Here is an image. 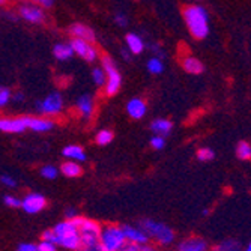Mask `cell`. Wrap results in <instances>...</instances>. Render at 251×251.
Masks as SVG:
<instances>
[{"label":"cell","instance_id":"cell-39","mask_svg":"<svg viewBox=\"0 0 251 251\" xmlns=\"http://www.w3.org/2000/svg\"><path fill=\"white\" fill-rule=\"evenodd\" d=\"M63 217H65L66 220H74L75 217H78V212H77L74 208H66V209H65Z\"/></svg>","mask_w":251,"mask_h":251},{"label":"cell","instance_id":"cell-14","mask_svg":"<svg viewBox=\"0 0 251 251\" xmlns=\"http://www.w3.org/2000/svg\"><path fill=\"white\" fill-rule=\"evenodd\" d=\"M146 102L142 98H132L126 104V111L132 119H142L146 115Z\"/></svg>","mask_w":251,"mask_h":251},{"label":"cell","instance_id":"cell-23","mask_svg":"<svg viewBox=\"0 0 251 251\" xmlns=\"http://www.w3.org/2000/svg\"><path fill=\"white\" fill-rule=\"evenodd\" d=\"M126 47L131 50L132 54H140L145 50V42L137 33L126 35Z\"/></svg>","mask_w":251,"mask_h":251},{"label":"cell","instance_id":"cell-8","mask_svg":"<svg viewBox=\"0 0 251 251\" xmlns=\"http://www.w3.org/2000/svg\"><path fill=\"white\" fill-rule=\"evenodd\" d=\"M47 206V199H45L41 193H29L23 199V206L21 209L29 215H36Z\"/></svg>","mask_w":251,"mask_h":251},{"label":"cell","instance_id":"cell-27","mask_svg":"<svg viewBox=\"0 0 251 251\" xmlns=\"http://www.w3.org/2000/svg\"><path fill=\"white\" fill-rule=\"evenodd\" d=\"M3 204L11 209H20L23 206V199H20L14 194H5L3 196Z\"/></svg>","mask_w":251,"mask_h":251},{"label":"cell","instance_id":"cell-44","mask_svg":"<svg viewBox=\"0 0 251 251\" xmlns=\"http://www.w3.org/2000/svg\"><path fill=\"white\" fill-rule=\"evenodd\" d=\"M25 100V95L23 94H20V92H17L15 95H14V101H17V102H20V101H23Z\"/></svg>","mask_w":251,"mask_h":251},{"label":"cell","instance_id":"cell-6","mask_svg":"<svg viewBox=\"0 0 251 251\" xmlns=\"http://www.w3.org/2000/svg\"><path fill=\"white\" fill-rule=\"evenodd\" d=\"M102 68L107 73V84H105V95L113 97L119 92L122 84V75L118 70V66L113 62L110 56H102Z\"/></svg>","mask_w":251,"mask_h":251},{"label":"cell","instance_id":"cell-32","mask_svg":"<svg viewBox=\"0 0 251 251\" xmlns=\"http://www.w3.org/2000/svg\"><path fill=\"white\" fill-rule=\"evenodd\" d=\"M60 247L56 244V242H51V241H45V239H41L38 242V251H57Z\"/></svg>","mask_w":251,"mask_h":251},{"label":"cell","instance_id":"cell-30","mask_svg":"<svg viewBox=\"0 0 251 251\" xmlns=\"http://www.w3.org/2000/svg\"><path fill=\"white\" fill-rule=\"evenodd\" d=\"M59 173H60V169H57V167H54V166H51V164L44 166V167L41 169V176H42L44 179H49V180L56 179Z\"/></svg>","mask_w":251,"mask_h":251},{"label":"cell","instance_id":"cell-33","mask_svg":"<svg viewBox=\"0 0 251 251\" xmlns=\"http://www.w3.org/2000/svg\"><path fill=\"white\" fill-rule=\"evenodd\" d=\"M151 146L155 149V151H161L164 146H166V139L164 135H153L151 139Z\"/></svg>","mask_w":251,"mask_h":251},{"label":"cell","instance_id":"cell-35","mask_svg":"<svg viewBox=\"0 0 251 251\" xmlns=\"http://www.w3.org/2000/svg\"><path fill=\"white\" fill-rule=\"evenodd\" d=\"M0 182H2V185L6 187V188H15L17 187L15 177H12L9 175H2V176H0Z\"/></svg>","mask_w":251,"mask_h":251},{"label":"cell","instance_id":"cell-41","mask_svg":"<svg viewBox=\"0 0 251 251\" xmlns=\"http://www.w3.org/2000/svg\"><path fill=\"white\" fill-rule=\"evenodd\" d=\"M80 251H104V250L100 244H95V245H89V247H81Z\"/></svg>","mask_w":251,"mask_h":251},{"label":"cell","instance_id":"cell-45","mask_svg":"<svg viewBox=\"0 0 251 251\" xmlns=\"http://www.w3.org/2000/svg\"><path fill=\"white\" fill-rule=\"evenodd\" d=\"M242 251H251V242H248L245 247H244V250Z\"/></svg>","mask_w":251,"mask_h":251},{"label":"cell","instance_id":"cell-18","mask_svg":"<svg viewBox=\"0 0 251 251\" xmlns=\"http://www.w3.org/2000/svg\"><path fill=\"white\" fill-rule=\"evenodd\" d=\"M63 156L68 158V159H74V161H78V163H83L87 159L86 156V152L81 146L78 145H70V146H65L63 151H62Z\"/></svg>","mask_w":251,"mask_h":251},{"label":"cell","instance_id":"cell-5","mask_svg":"<svg viewBox=\"0 0 251 251\" xmlns=\"http://www.w3.org/2000/svg\"><path fill=\"white\" fill-rule=\"evenodd\" d=\"M74 221L80 227V235H81L83 247L100 244V236H101V229H102V226L100 223L90 220V218L80 217V215L75 217Z\"/></svg>","mask_w":251,"mask_h":251},{"label":"cell","instance_id":"cell-1","mask_svg":"<svg viewBox=\"0 0 251 251\" xmlns=\"http://www.w3.org/2000/svg\"><path fill=\"white\" fill-rule=\"evenodd\" d=\"M54 235H56V244L66 250V251H80L81 244V235H80V227L75 224L74 220H63L59 221L54 227Z\"/></svg>","mask_w":251,"mask_h":251},{"label":"cell","instance_id":"cell-24","mask_svg":"<svg viewBox=\"0 0 251 251\" xmlns=\"http://www.w3.org/2000/svg\"><path fill=\"white\" fill-rule=\"evenodd\" d=\"M151 129L158 135H169L173 129V124L169 119H155L151 125Z\"/></svg>","mask_w":251,"mask_h":251},{"label":"cell","instance_id":"cell-4","mask_svg":"<svg viewBox=\"0 0 251 251\" xmlns=\"http://www.w3.org/2000/svg\"><path fill=\"white\" fill-rule=\"evenodd\" d=\"M126 244H128V239L125 236L122 226L113 224V223L102 226L100 245L102 247L104 251H122Z\"/></svg>","mask_w":251,"mask_h":251},{"label":"cell","instance_id":"cell-29","mask_svg":"<svg viewBox=\"0 0 251 251\" xmlns=\"http://www.w3.org/2000/svg\"><path fill=\"white\" fill-rule=\"evenodd\" d=\"M92 80L97 86H104L107 84V73L104 68H94L92 71Z\"/></svg>","mask_w":251,"mask_h":251},{"label":"cell","instance_id":"cell-40","mask_svg":"<svg viewBox=\"0 0 251 251\" xmlns=\"http://www.w3.org/2000/svg\"><path fill=\"white\" fill-rule=\"evenodd\" d=\"M32 2L42 8H51L54 5V0H32Z\"/></svg>","mask_w":251,"mask_h":251},{"label":"cell","instance_id":"cell-46","mask_svg":"<svg viewBox=\"0 0 251 251\" xmlns=\"http://www.w3.org/2000/svg\"><path fill=\"white\" fill-rule=\"evenodd\" d=\"M0 3H2V5H5V3H6V0H0Z\"/></svg>","mask_w":251,"mask_h":251},{"label":"cell","instance_id":"cell-38","mask_svg":"<svg viewBox=\"0 0 251 251\" xmlns=\"http://www.w3.org/2000/svg\"><path fill=\"white\" fill-rule=\"evenodd\" d=\"M41 239H45V241H51V242H56V235H54V230L50 229V230H45L41 236Z\"/></svg>","mask_w":251,"mask_h":251},{"label":"cell","instance_id":"cell-31","mask_svg":"<svg viewBox=\"0 0 251 251\" xmlns=\"http://www.w3.org/2000/svg\"><path fill=\"white\" fill-rule=\"evenodd\" d=\"M215 156V152L211 148H200L197 151V159L200 161H212Z\"/></svg>","mask_w":251,"mask_h":251},{"label":"cell","instance_id":"cell-15","mask_svg":"<svg viewBox=\"0 0 251 251\" xmlns=\"http://www.w3.org/2000/svg\"><path fill=\"white\" fill-rule=\"evenodd\" d=\"M27 125H29V129L36 131V132H47L54 128L53 121L45 119V118H33V116H27Z\"/></svg>","mask_w":251,"mask_h":251},{"label":"cell","instance_id":"cell-10","mask_svg":"<svg viewBox=\"0 0 251 251\" xmlns=\"http://www.w3.org/2000/svg\"><path fill=\"white\" fill-rule=\"evenodd\" d=\"M175 250L176 251H211L212 248L209 242L201 236H188L180 239L176 244Z\"/></svg>","mask_w":251,"mask_h":251},{"label":"cell","instance_id":"cell-22","mask_svg":"<svg viewBox=\"0 0 251 251\" xmlns=\"http://www.w3.org/2000/svg\"><path fill=\"white\" fill-rule=\"evenodd\" d=\"M242 250L244 248L238 239L227 238V239H223L221 242L215 244L211 251H242Z\"/></svg>","mask_w":251,"mask_h":251},{"label":"cell","instance_id":"cell-43","mask_svg":"<svg viewBox=\"0 0 251 251\" xmlns=\"http://www.w3.org/2000/svg\"><path fill=\"white\" fill-rule=\"evenodd\" d=\"M121 53H122V57H124L125 60H131V56H132V53H131V50H129L128 47H126V49H124Z\"/></svg>","mask_w":251,"mask_h":251},{"label":"cell","instance_id":"cell-36","mask_svg":"<svg viewBox=\"0 0 251 251\" xmlns=\"http://www.w3.org/2000/svg\"><path fill=\"white\" fill-rule=\"evenodd\" d=\"M15 251H38V244H32V242H21L18 244Z\"/></svg>","mask_w":251,"mask_h":251},{"label":"cell","instance_id":"cell-28","mask_svg":"<svg viewBox=\"0 0 251 251\" xmlns=\"http://www.w3.org/2000/svg\"><path fill=\"white\" fill-rule=\"evenodd\" d=\"M95 142L100 145V146H107L113 142V132L108 131V129H101L97 137H95Z\"/></svg>","mask_w":251,"mask_h":251},{"label":"cell","instance_id":"cell-37","mask_svg":"<svg viewBox=\"0 0 251 251\" xmlns=\"http://www.w3.org/2000/svg\"><path fill=\"white\" fill-rule=\"evenodd\" d=\"M115 23H116V25H118L119 27H125V26L128 25V18H126L125 14L118 12V14H115Z\"/></svg>","mask_w":251,"mask_h":251},{"label":"cell","instance_id":"cell-11","mask_svg":"<svg viewBox=\"0 0 251 251\" xmlns=\"http://www.w3.org/2000/svg\"><path fill=\"white\" fill-rule=\"evenodd\" d=\"M18 15L26 20L27 23H32V25H41L45 20V14L42 11V6L36 5V3H26L21 5L18 8Z\"/></svg>","mask_w":251,"mask_h":251},{"label":"cell","instance_id":"cell-12","mask_svg":"<svg viewBox=\"0 0 251 251\" xmlns=\"http://www.w3.org/2000/svg\"><path fill=\"white\" fill-rule=\"evenodd\" d=\"M124 232L129 244H149L151 238L140 224H124Z\"/></svg>","mask_w":251,"mask_h":251},{"label":"cell","instance_id":"cell-26","mask_svg":"<svg viewBox=\"0 0 251 251\" xmlns=\"http://www.w3.org/2000/svg\"><path fill=\"white\" fill-rule=\"evenodd\" d=\"M236 155L242 161H247V159H251V145L248 142H239L236 146Z\"/></svg>","mask_w":251,"mask_h":251},{"label":"cell","instance_id":"cell-17","mask_svg":"<svg viewBox=\"0 0 251 251\" xmlns=\"http://www.w3.org/2000/svg\"><path fill=\"white\" fill-rule=\"evenodd\" d=\"M77 110L80 111V115L84 119H89L90 116L94 115V100L90 95H81L77 100Z\"/></svg>","mask_w":251,"mask_h":251},{"label":"cell","instance_id":"cell-25","mask_svg":"<svg viewBox=\"0 0 251 251\" xmlns=\"http://www.w3.org/2000/svg\"><path fill=\"white\" fill-rule=\"evenodd\" d=\"M148 71L151 74H161L164 71V63L161 60V57H152L148 60Z\"/></svg>","mask_w":251,"mask_h":251},{"label":"cell","instance_id":"cell-16","mask_svg":"<svg viewBox=\"0 0 251 251\" xmlns=\"http://www.w3.org/2000/svg\"><path fill=\"white\" fill-rule=\"evenodd\" d=\"M70 33H71L74 38L86 39V41H90V42H94V41H95V32H94L92 29H90L89 26L81 25V23H74V25L70 27Z\"/></svg>","mask_w":251,"mask_h":251},{"label":"cell","instance_id":"cell-19","mask_svg":"<svg viewBox=\"0 0 251 251\" xmlns=\"http://www.w3.org/2000/svg\"><path fill=\"white\" fill-rule=\"evenodd\" d=\"M73 54H75L74 49H73V45L71 42L70 44H66V42H59L56 44L54 47H53V56L57 59V60H68Z\"/></svg>","mask_w":251,"mask_h":251},{"label":"cell","instance_id":"cell-3","mask_svg":"<svg viewBox=\"0 0 251 251\" xmlns=\"http://www.w3.org/2000/svg\"><path fill=\"white\" fill-rule=\"evenodd\" d=\"M143 229L146 230V233L151 238V242H153L156 247H172L176 241V233L172 229L170 226H167L166 223L161 221H155L151 218H145L139 223Z\"/></svg>","mask_w":251,"mask_h":251},{"label":"cell","instance_id":"cell-13","mask_svg":"<svg viewBox=\"0 0 251 251\" xmlns=\"http://www.w3.org/2000/svg\"><path fill=\"white\" fill-rule=\"evenodd\" d=\"M0 129L3 132H12V134H21L26 129H29L27 125V116L20 118H3L0 121Z\"/></svg>","mask_w":251,"mask_h":251},{"label":"cell","instance_id":"cell-20","mask_svg":"<svg viewBox=\"0 0 251 251\" xmlns=\"http://www.w3.org/2000/svg\"><path fill=\"white\" fill-rule=\"evenodd\" d=\"M60 173L66 177H78L83 173L81 166L78 164V161H74V159H68L60 166Z\"/></svg>","mask_w":251,"mask_h":251},{"label":"cell","instance_id":"cell-34","mask_svg":"<svg viewBox=\"0 0 251 251\" xmlns=\"http://www.w3.org/2000/svg\"><path fill=\"white\" fill-rule=\"evenodd\" d=\"M12 98V94H11V90L8 87H2L0 89V105L5 107Z\"/></svg>","mask_w":251,"mask_h":251},{"label":"cell","instance_id":"cell-42","mask_svg":"<svg viewBox=\"0 0 251 251\" xmlns=\"http://www.w3.org/2000/svg\"><path fill=\"white\" fill-rule=\"evenodd\" d=\"M149 47L152 49V51H155V53L158 54V57H164V56H166V54L161 51V47H159V45H156V44H151Z\"/></svg>","mask_w":251,"mask_h":251},{"label":"cell","instance_id":"cell-7","mask_svg":"<svg viewBox=\"0 0 251 251\" xmlns=\"http://www.w3.org/2000/svg\"><path fill=\"white\" fill-rule=\"evenodd\" d=\"M35 107H36V110L39 113H42V115L53 116V115H57V113L62 111V108H63V100H62L60 94L53 92L49 97H45L42 101H36L35 102Z\"/></svg>","mask_w":251,"mask_h":251},{"label":"cell","instance_id":"cell-21","mask_svg":"<svg viewBox=\"0 0 251 251\" xmlns=\"http://www.w3.org/2000/svg\"><path fill=\"white\" fill-rule=\"evenodd\" d=\"M182 66H184V70L188 74H194V75H199L204 71V65L193 56H188L182 60Z\"/></svg>","mask_w":251,"mask_h":251},{"label":"cell","instance_id":"cell-2","mask_svg":"<svg viewBox=\"0 0 251 251\" xmlns=\"http://www.w3.org/2000/svg\"><path fill=\"white\" fill-rule=\"evenodd\" d=\"M184 20L190 33L196 39H204L209 35V15L200 5H187L184 8Z\"/></svg>","mask_w":251,"mask_h":251},{"label":"cell","instance_id":"cell-9","mask_svg":"<svg viewBox=\"0 0 251 251\" xmlns=\"http://www.w3.org/2000/svg\"><path fill=\"white\" fill-rule=\"evenodd\" d=\"M71 45H73L75 54L80 56L81 59H84L86 62H95L98 59V51H97V49L94 47L90 41L74 38L71 41Z\"/></svg>","mask_w":251,"mask_h":251}]
</instances>
